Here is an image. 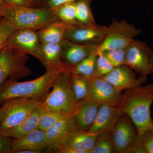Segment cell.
Wrapping results in <instances>:
<instances>
[{
  "mask_svg": "<svg viewBox=\"0 0 153 153\" xmlns=\"http://www.w3.org/2000/svg\"><path fill=\"white\" fill-rule=\"evenodd\" d=\"M97 136L98 135L89 131L76 129L60 143L54 151L56 153L63 149H77L91 153Z\"/></svg>",
  "mask_w": 153,
  "mask_h": 153,
  "instance_id": "ac0fdd59",
  "label": "cell"
},
{
  "mask_svg": "<svg viewBox=\"0 0 153 153\" xmlns=\"http://www.w3.org/2000/svg\"><path fill=\"white\" fill-rule=\"evenodd\" d=\"M41 44L37 31L29 29H18L11 34L6 46L19 54L32 55L41 62Z\"/></svg>",
  "mask_w": 153,
  "mask_h": 153,
  "instance_id": "9c48e42d",
  "label": "cell"
},
{
  "mask_svg": "<svg viewBox=\"0 0 153 153\" xmlns=\"http://www.w3.org/2000/svg\"></svg>",
  "mask_w": 153,
  "mask_h": 153,
  "instance_id": "60d3db41",
  "label": "cell"
},
{
  "mask_svg": "<svg viewBox=\"0 0 153 153\" xmlns=\"http://www.w3.org/2000/svg\"><path fill=\"white\" fill-rule=\"evenodd\" d=\"M127 47L107 50L99 53L103 54L114 67H119L126 65V52Z\"/></svg>",
  "mask_w": 153,
  "mask_h": 153,
  "instance_id": "f1b7e54d",
  "label": "cell"
},
{
  "mask_svg": "<svg viewBox=\"0 0 153 153\" xmlns=\"http://www.w3.org/2000/svg\"><path fill=\"white\" fill-rule=\"evenodd\" d=\"M115 153V147L111 132L98 134L91 153Z\"/></svg>",
  "mask_w": 153,
  "mask_h": 153,
  "instance_id": "484cf974",
  "label": "cell"
},
{
  "mask_svg": "<svg viewBox=\"0 0 153 153\" xmlns=\"http://www.w3.org/2000/svg\"><path fill=\"white\" fill-rule=\"evenodd\" d=\"M68 116L64 115L59 113L44 108L41 113L38 128L46 131L52 126L57 123L58 121Z\"/></svg>",
  "mask_w": 153,
  "mask_h": 153,
  "instance_id": "83f0119b",
  "label": "cell"
},
{
  "mask_svg": "<svg viewBox=\"0 0 153 153\" xmlns=\"http://www.w3.org/2000/svg\"><path fill=\"white\" fill-rule=\"evenodd\" d=\"M10 7H30L27 0H4Z\"/></svg>",
  "mask_w": 153,
  "mask_h": 153,
  "instance_id": "e575fe53",
  "label": "cell"
},
{
  "mask_svg": "<svg viewBox=\"0 0 153 153\" xmlns=\"http://www.w3.org/2000/svg\"><path fill=\"white\" fill-rule=\"evenodd\" d=\"M123 114L118 106L100 105L95 120L88 131L97 135L111 132L117 121Z\"/></svg>",
  "mask_w": 153,
  "mask_h": 153,
  "instance_id": "9a60e30c",
  "label": "cell"
},
{
  "mask_svg": "<svg viewBox=\"0 0 153 153\" xmlns=\"http://www.w3.org/2000/svg\"><path fill=\"white\" fill-rule=\"evenodd\" d=\"M1 16L18 29L37 31L52 22L60 20L53 11L46 7H32L8 6Z\"/></svg>",
  "mask_w": 153,
  "mask_h": 153,
  "instance_id": "277c9868",
  "label": "cell"
},
{
  "mask_svg": "<svg viewBox=\"0 0 153 153\" xmlns=\"http://www.w3.org/2000/svg\"><path fill=\"white\" fill-rule=\"evenodd\" d=\"M77 129L74 116L61 119L45 131L48 148L54 151L57 146Z\"/></svg>",
  "mask_w": 153,
  "mask_h": 153,
  "instance_id": "2e32d148",
  "label": "cell"
},
{
  "mask_svg": "<svg viewBox=\"0 0 153 153\" xmlns=\"http://www.w3.org/2000/svg\"><path fill=\"white\" fill-rule=\"evenodd\" d=\"M106 32V27L97 24L88 26L74 24L69 25L65 39L76 44H92L99 46L104 40Z\"/></svg>",
  "mask_w": 153,
  "mask_h": 153,
  "instance_id": "7c38bea8",
  "label": "cell"
},
{
  "mask_svg": "<svg viewBox=\"0 0 153 153\" xmlns=\"http://www.w3.org/2000/svg\"><path fill=\"white\" fill-rule=\"evenodd\" d=\"M61 47L62 61L72 68L97 51L98 46L92 44H76L65 39L61 43Z\"/></svg>",
  "mask_w": 153,
  "mask_h": 153,
  "instance_id": "5bb4252c",
  "label": "cell"
},
{
  "mask_svg": "<svg viewBox=\"0 0 153 153\" xmlns=\"http://www.w3.org/2000/svg\"><path fill=\"white\" fill-rule=\"evenodd\" d=\"M58 153H88L86 151L77 149H63L57 152Z\"/></svg>",
  "mask_w": 153,
  "mask_h": 153,
  "instance_id": "8d00e7d4",
  "label": "cell"
},
{
  "mask_svg": "<svg viewBox=\"0 0 153 153\" xmlns=\"http://www.w3.org/2000/svg\"><path fill=\"white\" fill-rule=\"evenodd\" d=\"M8 6V5L4 1V0H0V15L1 16L3 12Z\"/></svg>",
  "mask_w": 153,
  "mask_h": 153,
  "instance_id": "74e56055",
  "label": "cell"
},
{
  "mask_svg": "<svg viewBox=\"0 0 153 153\" xmlns=\"http://www.w3.org/2000/svg\"><path fill=\"white\" fill-rule=\"evenodd\" d=\"M71 69L60 72L52 87V91L42 102L44 108L66 116L73 115L76 102L71 85Z\"/></svg>",
  "mask_w": 153,
  "mask_h": 153,
  "instance_id": "3957f363",
  "label": "cell"
},
{
  "mask_svg": "<svg viewBox=\"0 0 153 153\" xmlns=\"http://www.w3.org/2000/svg\"><path fill=\"white\" fill-rule=\"evenodd\" d=\"M69 25L59 20L52 22L48 26L37 31L41 43L61 44L65 39Z\"/></svg>",
  "mask_w": 153,
  "mask_h": 153,
  "instance_id": "44dd1931",
  "label": "cell"
},
{
  "mask_svg": "<svg viewBox=\"0 0 153 153\" xmlns=\"http://www.w3.org/2000/svg\"><path fill=\"white\" fill-rule=\"evenodd\" d=\"M69 69L72 68L64 63L57 68L46 70L43 75L33 80L19 82L16 79H7L0 86V104L7 100L15 98L41 100L52 88L57 75Z\"/></svg>",
  "mask_w": 153,
  "mask_h": 153,
  "instance_id": "7a4b0ae2",
  "label": "cell"
},
{
  "mask_svg": "<svg viewBox=\"0 0 153 153\" xmlns=\"http://www.w3.org/2000/svg\"><path fill=\"white\" fill-rule=\"evenodd\" d=\"M107 27L104 40L97 48V52L128 47L141 33L140 29L126 20H113Z\"/></svg>",
  "mask_w": 153,
  "mask_h": 153,
  "instance_id": "8992f818",
  "label": "cell"
},
{
  "mask_svg": "<svg viewBox=\"0 0 153 153\" xmlns=\"http://www.w3.org/2000/svg\"><path fill=\"white\" fill-rule=\"evenodd\" d=\"M111 133L115 153H130L138 138L135 127L125 114L120 118Z\"/></svg>",
  "mask_w": 153,
  "mask_h": 153,
  "instance_id": "8fae6325",
  "label": "cell"
},
{
  "mask_svg": "<svg viewBox=\"0 0 153 153\" xmlns=\"http://www.w3.org/2000/svg\"><path fill=\"white\" fill-rule=\"evenodd\" d=\"M114 68L113 65L103 54L98 53L96 62L94 77H103L109 73Z\"/></svg>",
  "mask_w": 153,
  "mask_h": 153,
  "instance_id": "f546056e",
  "label": "cell"
},
{
  "mask_svg": "<svg viewBox=\"0 0 153 153\" xmlns=\"http://www.w3.org/2000/svg\"><path fill=\"white\" fill-rule=\"evenodd\" d=\"M60 21L69 25L77 24L76 1L66 3L52 10Z\"/></svg>",
  "mask_w": 153,
  "mask_h": 153,
  "instance_id": "d4e9b609",
  "label": "cell"
},
{
  "mask_svg": "<svg viewBox=\"0 0 153 153\" xmlns=\"http://www.w3.org/2000/svg\"><path fill=\"white\" fill-rule=\"evenodd\" d=\"M78 0H48L45 7L50 10H53L59 6L71 2L76 1Z\"/></svg>",
  "mask_w": 153,
  "mask_h": 153,
  "instance_id": "836d02e7",
  "label": "cell"
},
{
  "mask_svg": "<svg viewBox=\"0 0 153 153\" xmlns=\"http://www.w3.org/2000/svg\"><path fill=\"white\" fill-rule=\"evenodd\" d=\"M44 109L42 104L19 125L0 133L12 138H17L24 136L38 128L39 120Z\"/></svg>",
  "mask_w": 153,
  "mask_h": 153,
  "instance_id": "ffe728a7",
  "label": "cell"
},
{
  "mask_svg": "<svg viewBox=\"0 0 153 153\" xmlns=\"http://www.w3.org/2000/svg\"><path fill=\"white\" fill-rule=\"evenodd\" d=\"M93 0H78L76 1L77 24L84 25H96L91 4Z\"/></svg>",
  "mask_w": 153,
  "mask_h": 153,
  "instance_id": "cb8c5ba5",
  "label": "cell"
},
{
  "mask_svg": "<svg viewBox=\"0 0 153 153\" xmlns=\"http://www.w3.org/2000/svg\"><path fill=\"white\" fill-rule=\"evenodd\" d=\"M100 106L87 99L76 102L73 116L78 129L85 131L89 130L95 120Z\"/></svg>",
  "mask_w": 153,
  "mask_h": 153,
  "instance_id": "d6986e66",
  "label": "cell"
},
{
  "mask_svg": "<svg viewBox=\"0 0 153 153\" xmlns=\"http://www.w3.org/2000/svg\"><path fill=\"white\" fill-rule=\"evenodd\" d=\"M42 153V152L40 151L31 150H25L20 151L18 153Z\"/></svg>",
  "mask_w": 153,
  "mask_h": 153,
  "instance_id": "f35d334b",
  "label": "cell"
},
{
  "mask_svg": "<svg viewBox=\"0 0 153 153\" xmlns=\"http://www.w3.org/2000/svg\"><path fill=\"white\" fill-rule=\"evenodd\" d=\"M30 7H42L46 5L48 0H27Z\"/></svg>",
  "mask_w": 153,
  "mask_h": 153,
  "instance_id": "d590c367",
  "label": "cell"
},
{
  "mask_svg": "<svg viewBox=\"0 0 153 153\" xmlns=\"http://www.w3.org/2000/svg\"><path fill=\"white\" fill-rule=\"evenodd\" d=\"M48 147L45 131L37 128L24 136L13 138L11 153H18L25 150L42 152Z\"/></svg>",
  "mask_w": 153,
  "mask_h": 153,
  "instance_id": "e0dca14e",
  "label": "cell"
},
{
  "mask_svg": "<svg viewBox=\"0 0 153 153\" xmlns=\"http://www.w3.org/2000/svg\"><path fill=\"white\" fill-rule=\"evenodd\" d=\"M97 51L86 57L71 69V74L89 81L94 77Z\"/></svg>",
  "mask_w": 153,
  "mask_h": 153,
  "instance_id": "603a6c76",
  "label": "cell"
},
{
  "mask_svg": "<svg viewBox=\"0 0 153 153\" xmlns=\"http://www.w3.org/2000/svg\"><path fill=\"white\" fill-rule=\"evenodd\" d=\"M89 88L86 98L99 105L118 106L123 94L102 77H94L89 81Z\"/></svg>",
  "mask_w": 153,
  "mask_h": 153,
  "instance_id": "30bf717a",
  "label": "cell"
},
{
  "mask_svg": "<svg viewBox=\"0 0 153 153\" xmlns=\"http://www.w3.org/2000/svg\"><path fill=\"white\" fill-rule=\"evenodd\" d=\"M118 107L135 127L137 135L153 131L151 107L153 103V83L140 85L124 91Z\"/></svg>",
  "mask_w": 153,
  "mask_h": 153,
  "instance_id": "6da1fadb",
  "label": "cell"
},
{
  "mask_svg": "<svg viewBox=\"0 0 153 153\" xmlns=\"http://www.w3.org/2000/svg\"><path fill=\"white\" fill-rule=\"evenodd\" d=\"M12 138L0 134V153H11Z\"/></svg>",
  "mask_w": 153,
  "mask_h": 153,
  "instance_id": "d6a6232c",
  "label": "cell"
},
{
  "mask_svg": "<svg viewBox=\"0 0 153 153\" xmlns=\"http://www.w3.org/2000/svg\"><path fill=\"white\" fill-rule=\"evenodd\" d=\"M103 79L120 92L143 85L147 78L139 75L127 65L114 67Z\"/></svg>",
  "mask_w": 153,
  "mask_h": 153,
  "instance_id": "4fadbf2b",
  "label": "cell"
},
{
  "mask_svg": "<svg viewBox=\"0 0 153 153\" xmlns=\"http://www.w3.org/2000/svg\"><path fill=\"white\" fill-rule=\"evenodd\" d=\"M126 65L144 78L153 75V49L144 41L134 39L127 48Z\"/></svg>",
  "mask_w": 153,
  "mask_h": 153,
  "instance_id": "52a82bcc",
  "label": "cell"
},
{
  "mask_svg": "<svg viewBox=\"0 0 153 153\" xmlns=\"http://www.w3.org/2000/svg\"><path fill=\"white\" fill-rule=\"evenodd\" d=\"M42 102L23 98L10 99L4 101L0 108V133L21 123Z\"/></svg>",
  "mask_w": 153,
  "mask_h": 153,
  "instance_id": "5b68a950",
  "label": "cell"
},
{
  "mask_svg": "<svg viewBox=\"0 0 153 153\" xmlns=\"http://www.w3.org/2000/svg\"><path fill=\"white\" fill-rule=\"evenodd\" d=\"M71 85L76 102L86 98L89 91V81L72 74Z\"/></svg>",
  "mask_w": 153,
  "mask_h": 153,
  "instance_id": "4316f807",
  "label": "cell"
},
{
  "mask_svg": "<svg viewBox=\"0 0 153 153\" xmlns=\"http://www.w3.org/2000/svg\"><path fill=\"white\" fill-rule=\"evenodd\" d=\"M28 55H23L12 51L7 46L0 53V86L8 79H19L32 74L27 66Z\"/></svg>",
  "mask_w": 153,
  "mask_h": 153,
  "instance_id": "ba28073f",
  "label": "cell"
},
{
  "mask_svg": "<svg viewBox=\"0 0 153 153\" xmlns=\"http://www.w3.org/2000/svg\"><path fill=\"white\" fill-rule=\"evenodd\" d=\"M41 50L42 55L41 63L45 66L46 70L54 69L64 63L61 57V44L41 43Z\"/></svg>",
  "mask_w": 153,
  "mask_h": 153,
  "instance_id": "7402d4cb",
  "label": "cell"
},
{
  "mask_svg": "<svg viewBox=\"0 0 153 153\" xmlns=\"http://www.w3.org/2000/svg\"><path fill=\"white\" fill-rule=\"evenodd\" d=\"M17 29L8 20L3 18L0 24V53L6 46L10 36Z\"/></svg>",
  "mask_w": 153,
  "mask_h": 153,
  "instance_id": "4dcf8cb0",
  "label": "cell"
},
{
  "mask_svg": "<svg viewBox=\"0 0 153 153\" xmlns=\"http://www.w3.org/2000/svg\"><path fill=\"white\" fill-rule=\"evenodd\" d=\"M3 19V17L2 16H1V15H0V24H1V22L2 21Z\"/></svg>",
  "mask_w": 153,
  "mask_h": 153,
  "instance_id": "ab89813d",
  "label": "cell"
},
{
  "mask_svg": "<svg viewBox=\"0 0 153 153\" xmlns=\"http://www.w3.org/2000/svg\"><path fill=\"white\" fill-rule=\"evenodd\" d=\"M146 153H153V131H149L139 137Z\"/></svg>",
  "mask_w": 153,
  "mask_h": 153,
  "instance_id": "1f68e13d",
  "label": "cell"
}]
</instances>
